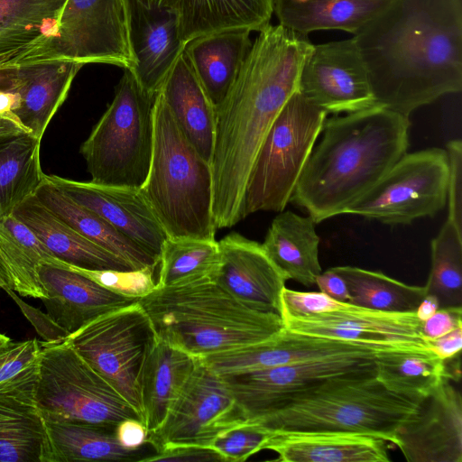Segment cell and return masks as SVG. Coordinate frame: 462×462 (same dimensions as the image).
I'll use <instances>...</instances> for the list:
<instances>
[{"label": "cell", "instance_id": "obj_1", "mask_svg": "<svg viewBox=\"0 0 462 462\" xmlns=\"http://www.w3.org/2000/svg\"><path fill=\"white\" fill-rule=\"evenodd\" d=\"M353 39L376 106L410 116L462 89L461 0H391Z\"/></svg>", "mask_w": 462, "mask_h": 462}, {"label": "cell", "instance_id": "obj_2", "mask_svg": "<svg viewBox=\"0 0 462 462\" xmlns=\"http://www.w3.org/2000/svg\"><path fill=\"white\" fill-rule=\"evenodd\" d=\"M259 34L223 102L216 108L210 162L216 228L244 219L247 180L275 118L298 88L312 43L304 35L271 23Z\"/></svg>", "mask_w": 462, "mask_h": 462}, {"label": "cell", "instance_id": "obj_3", "mask_svg": "<svg viewBox=\"0 0 462 462\" xmlns=\"http://www.w3.org/2000/svg\"><path fill=\"white\" fill-rule=\"evenodd\" d=\"M409 117L374 105L327 118L290 202L316 224L344 214L407 152Z\"/></svg>", "mask_w": 462, "mask_h": 462}, {"label": "cell", "instance_id": "obj_4", "mask_svg": "<svg viewBox=\"0 0 462 462\" xmlns=\"http://www.w3.org/2000/svg\"><path fill=\"white\" fill-rule=\"evenodd\" d=\"M138 301L158 339L198 358L264 341L284 328L280 315L246 307L215 281L156 285Z\"/></svg>", "mask_w": 462, "mask_h": 462}, {"label": "cell", "instance_id": "obj_5", "mask_svg": "<svg viewBox=\"0 0 462 462\" xmlns=\"http://www.w3.org/2000/svg\"><path fill=\"white\" fill-rule=\"evenodd\" d=\"M424 396L388 390L375 365L330 378L252 422L272 433L336 431L396 444V434Z\"/></svg>", "mask_w": 462, "mask_h": 462}, {"label": "cell", "instance_id": "obj_6", "mask_svg": "<svg viewBox=\"0 0 462 462\" xmlns=\"http://www.w3.org/2000/svg\"><path fill=\"white\" fill-rule=\"evenodd\" d=\"M151 166L140 188L167 237L216 240L213 177L160 91L154 97Z\"/></svg>", "mask_w": 462, "mask_h": 462}, {"label": "cell", "instance_id": "obj_7", "mask_svg": "<svg viewBox=\"0 0 462 462\" xmlns=\"http://www.w3.org/2000/svg\"><path fill=\"white\" fill-rule=\"evenodd\" d=\"M154 97L125 69L112 102L80 146L89 181L140 189L149 173Z\"/></svg>", "mask_w": 462, "mask_h": 462}, {"label": "cell", "instance_id": "obj_8", "mask_svg": "<svg viewBox=\"0 0 462 462\" xmlns=\"http://www.w3.org/2000/svg\"><path fill=\"white\" fill-rule=\"evenodd\" d=\"M36 402L45 421L105 427H116L127 419L143 422L128 402L64 340L43 341L37 360Z\"/></svg>", "mask_w": 462, "mask_h": 462}, {"label": "cell", "instance_id": "obj_9", "mask_svg": "<svg viewBox=\"0 0 462 462\" xmlns=\"http://www.w3.org/2000/svg\"><path fill=\"white\" fill-rule=\"evenodd\" d=\"M327 116L298 90L291 95L252 166L245 191L244 218L257 211L284 210Z\"/></svg>", "mask_w": 462, "mask_h": 462}, {"label": "cell", "instance_id": "obj_10", "mask_svg": "<svg viewBox=\"0 0 462 462\" xmlns=\"http://www.w3.org/2000/svg\"><path fill=\"white\" fill-rule=\"evenodd\" d=\"M157 340L139 301L92 319L64 339L128 402L143 424L142 375Z\"/></svg>", "mask_w": 462, "mask_h": 462}, {"label": "cell", "instance_id": "obj_11", "mask_svg": "<svg viewBox=\"0 0 462 462\" xmlns=\"http://www.w3.org/2000/svg\"><path fill=\"white\" fill-rule=\"evenodd\" d=\"M448 177L446 150L406 152L344 214L391 226L410 225L418 218L434 217L447 204Z\"/></svg>", "mask_w": 462, "mask_h": 462}, {"label": "cell", "instance_id": "obj_12", "mask_svg": "<svg viewBox=\"0 0 462 462\" xmlns=\"http://www.w3.org/2000/svg\"><path fill=\"white\" fill-rule=\"evenodd\" d=\"M67 60L133 69L128 0H67L55 35L30 62Z\"/></svg>", "mask_w": 462, "mask_h": 462}, {"label": "cell", "instance_id": "obj_13", "mask_svg": "<svg viewBox=\"0 0 462 462\" xmlns=\"http://www.w3.org/2000/svg\"><path fill=\"white\" fill-rule=\"evenodd\" d=\"M244 422L223 377L199 359L163 422L148 433L147 443L155 453L184 446L210 448L219 434Z\"/></svg>", "mask_w": 462, "mask_h": 462}, {"label": "cell", "instance_id": "obj_14", "mask_svg": "<svg viewBox=\"0 0 462 462\" xmlns=\"http://www.w3.org/2000/svg\"><path fill=\"white\" fill-rule=\"evenodd\" d=\"M375 359L326 358L221 376L245 422H252L330 378L374 366Z\"/></svg>", "mask_w": 462, "mask_h": 462}, {"label": "cell", "instance_id": "obj_15", "mask_svg": "<svg viewBox=\"0 0 462 462\" xmlns=\"http://www.w3.org/2000/svg\"><path fill=\"white\" fill-rule=\"evenodd\" d=\"M297 90L335 116L375 105L368 73L352 38L313 44L304 58Z\"/></svg>", "mask_w": 462, "mask_h": 462}, {"label": "cell", "instance_id": "obj_16", "mask_svg": "<svg viewBox=\"0 0 462 462\" xmlns=\"http://www.w3.org/2000/svg\"><path fill=\"white\" fill-rule=\"evenodd\" d=\"M281 317L286 329L300 334L391 350H429L415 312H386L348 303L333 311Z\"/></svg>", "mask_w": 462, "mask_h": 462}, {"label": "cell", "instance_id": "obj_17", "mask_svg": "<svg viewBox=\"0 0 462 462\" xmlns=\"http://www.w3.org/2000/svg\"><path fill=\"white\" fill-rule=\"evenodd\" d=\"M395 446L408 462H462V396L450 379L420 400Z\"/></svg>", "mask_w": 462, "mask_h": 462}, {"label": "cell", "instance_id": "obj_18", "mask_svg": "<svg viewBox=\"0 0 462 462\" xmlns=\"http://www.w3.org/2000/svg\"><path fill=\"white\" fill-rule=\"evenodd\" d=\"M355 342L300 334L285 328L264 341L213 354L199 361L220 375L337 357L375 358L390 351Z\"/></svg>", "mask_w": 462, "mask_h": 462}, {"label": "cell", "instance_id": "obj_19", "mask_svg": "<svg viewBox=\"0 0 462 462\" xmlns=\"http://www.w3.org/2000/svg\"><path fill=\"white\" fill-rule=\"evenodd\" d=\"M218 246L220 262L215 282L246 307L281 316V296L288 279L262 244L231 233Z\"/></svg>", "mask_w": 462, "mask_h": 462}, {"label": "cell", "instance_id": "obj_20", "mask_svg": "<svg viewBox=\"0 0 462 462\" xmlns=\"http://www.w3.org/2000/svg\"><path fill=\"white\" fill-rule=\"evenodd\" d=\"M46 177L159 261L167 235L140 189L99 185L53 174Z\"/></svg>", "mask_w": 462, "mask_h": 462}, {"label": "cell", "instance_id": "obj_21", "mask_svg": "<svg viewBox=\"0 0 462 462\" xmlns=\"http://www.w3.org/2000/svg\"><path fill=\"white\" fill-rule=\"evenodd\" d=\"M37 360L0 383V462H43L47 432L36 402Z\"/></svg>", "mask_w": 462, "mask_h": 462}, {"label": "cell", "instance_id": "obj_22", "mask_svg": "<svg viewBox=\"0 0 462 462\" xmlns=\"http://www.w3.org/2000/svg\"><path fill=\"white\" fill-rule=\"evenodd\" d=\"M39 282L47 298L42 300L51 319L68 336L92 319L138 301L113 292L91 279L60 265L41 263L37 266Z\"/></svg>", "mask_w": 462, "mask_h": 462}, {"label": "cell", "instance_id": "obj_23", "mask_svg": "<svg viewBox=\"0 0 462 462\" xmlns=\"http://www.w3.org/2000/svg\"><path fill=\"white\" fill-rule=\"evenodd\" d=\"M128 1L130 39L135 60L130 71L141 88L155 97L184 50L178 19L169 8H148L137 0Z\"/></svg>", "mask_w": 462, "mask_h": 462}, {"label": "cell", "instance_id": "obj_24", "mask_svg": "<svg viewBox=\"0 0 462 462\" xmlns=\"http://www.w3.org/2000/svg\"><path fill=\"white\" fill-rule=\"evenodd\" d=\"M84 64L44 60L19 64L15 78L16 108L12 112L27 132L42 142L52 117L64 103Z\"/></svg>", "mask_w": 462, "mask_h": 462}, {"label": "cell", "instance_id": "obj_25", "mask_svg": "<svg viewBox=\"0 0 462 462\" xmlns=\"http://www.w3.org/2000/svg\"><path fill=\"white\" fill-rule=\"evenodd\" d=\"M388 443L357 433L287 432L273 433L263 449L282 462H389Z\"/></svg>", "mask_w": 462, "mask_h": 462}, {"label": "cell", "instance_id": "obj_26", "mask_svg": "<svg viewBox=\"0 0 462 462\" xmlns=\"http://www.w3.org/2000/svg\"><path fill=\"white\" fill-rule=\"evenodd\" d=\"M58 259L88 270H136L129 263L91 242L56 216L32 194L14 210Z\"/></svg>", "mask_w": 462, "mask_h": 462}, {"label": "cell", "instance_id": "obj_27", "mask_svg": "<svg viewBox=\"0 0 462 462\" xmlns=\"http://www.w3.org/2000/svg\"><path fill=\"white\" fill-rule=\"evenodd\" d=\"M274 0H164L162 8L172 10L179 35L190 40L229 30L260 32L270 24Z\"/></svg>", "mask_w": 462, "mask_h": 462}, {"label": "cell", "instance_id": "obj_28", "mask_svg": "<svg viewBox=\"0 0 462 462\" xmlns=\"http://www.w3.org/2000/svg\"><path fill=\"white\" fill-rule=\"evenodd\" d=\"M250 33L224 31L196 37L184 46L183 52L215 108L229 92L252 46Z\"/></svg>", "mask_w": 462, "mask_h": 462}, {"label": "cell", "instance_id": "obj_29", "mask_svg": "<svg viewBox=\"0 0 462 462\" xmlns=\"http://www.w3.org/2000/svg\"><path fill=\"white\" fill-rule=\"evenodd\" d=\"M159 91L186 137L199 154L210 162L215 140L216 108L183 51Z\"/></svg>", "mask_w": 462, "mask_h": 462}, {"label": "cell", "instance_id": "obj_30", "mask_svg": "<svg viewBox=\"0 0 462 462\" xmlns=\"http://www.w3.org/2000/svg\"><path fill=\"white\" fill-rule=\"evenodd\" d=\"M67 0H0V60L18 64L56 32Z\"/></svg>", "mask_w": 462, "mask_h": 462}, {"label": "cell", "instance_id": "obj_31", "mask_svg": "<svg viewBox=\"0 0 462 462\" xmlns=\"http://www.w3.org/2000/svg\"><path fill=\"white\" fill-rule=\"evenodd\" d=\"M310 217L291 210L273 218L262 244L264 251L288 280L310 287L322 273L319 260V236Z\"/></svg>", "mask_w": 462, "mask_h": 462}, {"label": "cell", "instance_id": "obj_32", "mask_svg": "<svg viewBox=\"0 0 462 462\" xmlns=\"http://www.w3.org/2000/svg\"><path fill=\"white\" fill-rule=\"evenodd\" d=\"M39 200L80 235L129 263L136 270L154 269L159 261L117 231L93 210L75 201L44 175L34 192Z\"/></svg>", "mask_w": 462, "mask_h": 462}, {"label": "cell", "instance_id": "obj_33", "mask_svg": "<svg viewBox=\"0 0 462 462\" xmlns=\"http://www.w3.org/2000/svg\"><path fill=\"white\" fill-rule=\"evenodd\" d=\"M391 0H274L279 24L308 35L338 30L356 34Z\"/></svg>", "mask_w": 462, "mask_h": 462}, {"label": "cell", "instance_id": "obj_34", "mask_svg": "<svg viewBox=\"0 0 462 462\" xmlns=\"http://www.w3.org/2000/svg\"><path fill=\"white\" fill-rule=\"evenodd\" d=\"M199 359L162 340H157L146 360L141 382L144 426L148 433L157 430L163 422Z\"/></svg>", "mask_w": 462, "mask_h": 462}, {"label": "cell", "instance_id": "obj_35", "mask_svg": "<svg viewBox=\"0 0 462 462\" xmlns=\"http://www.w3.org/2000/svg\"><path fill=\"white\" fill-rule=\"evenodd\" d=\"M45 426L47 448L43 462H143L150 456L143 448H124L116 438V427L64 421H45Z\"/></svg>", "mask_w": 462, "mask_h": 462}, {"label": "cell", "instance_id": "obj_36", "mask_svg": "<svg viewBox=\"0 0 462 462\" xmlns=\"http://www.w3.org/2000/svg\"><path fill=\"white\" fill-rule=\"evenodd\" d=\"M40 147L41 141L30 134L0 142V219L13 214L42 183Z\"/></svg>", "mask_w": 462, "mask_h": 462}, {"label": "cell", "instance_id": "obj_37", "mask_svg": "<svg viewBox=\"0 0 462 462\" xmlns=\"http://www.w3.org/2000/svg\"><path fill=\"white\" fill-rule=\"evenodd\" d=\"M377 379L390 391L426 396L443 380L452 379L447 361L429 350H391L375 359Z\"/></svg>", "mask_w": 462, "mask_h": 462}, {"label": "cell", "instance_id": "obj_38", "mask_svg": "<svg viewBox=\"0 0 462 462\" xmlns=\"http://www.w3.org/2000/svg\"><path fill=\"white\" fill-rule=\"evenodd\" d=\"M220 262L218 242L190 237H167L159 257L161 287L215 281Z\"/></svg>", "mask_w": 462, "mask_h": 462}, {"label": "cell", "instance_id": "obj_39", "mask_svg": "<svg viewBox=\"0 0 462 462\" xmlns=\"http://www.w3.org/2000/svg\"><path fill=\"white\" fill-rule=\"evenodd\" d=\"M332 269L346 281L352 305L386 312H415L426 296L424 286L409 285L381 272L354 266Z\"/></svg>", "mask_w": 462, "mask_h": 462}, {"label": "cell", "instance_id": "obj_40", "mask_svg": "<svg viewBox=\"0 0 462 462\" xmlns=\"http://www.w3.org/2000/svg\"><path fill=\"white\" fill-rule=\"evenodd\" d=\"M439 308L462 307V233L447 218L430 242V270L424 285Z\"/></svg>", "mask_w": 462, "mask_h": 462}, {"label": "cell", "instance_id": "obj_41", "mask_svg": "<svg viewBox=\"0 0 462 462\" xmlns=\"http://www.w3.org/2000/svg\"><path fill=\"white\" fill-rule=\"evenodd\" d=\"M38 258L26 248L0 219V282L1 289H10L19 295L47 298L41 285L37 266Z\"/></svg>", "mask_w": 462, "mask_h": 462}, {"label": "cell", "instance_id": "obj_42", "mask_svg": "<svg viewBox=\"0 0 462 462\" xmlns=\"http://www.w3.org/2000/svg\"><path fill=\"white\" fill-rule=\"evenodd\" d=\"M273 433L255 423L244 422L219 434L210 448L226 462H243L263 450Z\"/></svg>", "mask_w": 462, "mask_h": 462}, {"label": "cell", "instance_id": "obj_43", "mask_svg": "<svg viewBox=\"0 0 462 462\" xmlns=\"http://www.w3.org/2000/svg\"><path fill=\"white\" fill-rule=\"evenodd\" d=\"M65 265L113 292L138 300L149 294L157 283L153 279L154 269L151 268L132 271L88 270L66 263Z\"/></svg>", "mask_w": 462, "mask_h": 462}, {"label": "cell", "instance_id": "obj_44", "mask_svg": "<svg viewBox=\"0 0 462 462\" xmlns=\"http://www.w3.org/2000/svg\"><path fill=\"white\" fill-rule=\"evenodd\" d=\"M348 303L340 302L322 291H299L284 288L281 296V316L304 317L339 310Z\"/></svg>", "mask_w": 462, "mask_h": 462}, {"label": "cell", "instance_id": "obj_45", "mask_svg": "<svg viewBox=\"0 0 462 462\" xmlns=\"http://www.w3.org/2000/svg\"><path fill=\"white\" fill-rule=\"evenodd\" d=\"M43 347V341L35 338L23 341L11 339L0 345V383L35 362Z\"/></svg>", "mask_w": 462, "mask_h": 462}, {"label": "cell", "instance_id": "obj_46", "mask_svg": "<svg viewBox=\"0 0 462 462\" xmlns=\"http://www.w3.org/2000/svg\"><path fill=\"white\" fill-rule=\"evenodd\" d=\"M446 148L448 161V219L462 233V142L459 139L451 140Z\"/></svg>", "mask_w": 462, "mask_h": 462}, {"label": "cell", "instance_id": "obj_47", "mask_svg": "<svg viewBox=\"0 0 462 462\" xmlns=\"http://www.w3.org/2000/svg\"><path fill=\"white\" fill-rule=\"evenodd\" d=\"M4 291L17 303L23 314L32 322L37 333L44 339L43 341L59 343L68 337V333L54 322L47 313H42L39 310L27 305L14 291L7 288Z\"/></svg>", "mask_w": 462, "mask_h": 462}, {"label": "cell", "instance_id": "obj_48", "mask_svg": "<svg viewBox=\"0 0 462 462\" xmlns=\"http://www.w3.org/2000/svg\"><path fill=\"white\" fill-rule=\"evenodd\" d=\"M226 462L225 458L211 448L184 446L154 453L143 462Z\"/></svg>", "mask_w": 462, "mask_h": 462}, {"label": "cell", "instance_id": "obj_49", "mask_svg": "<svg viewBox=\"0 0 462 462\" xmlns=\"http://www.w3.org/2000/svg\"><path fill=\"white\" fill-rule=\"evenodd\" d=\"M462 327V307L439 308L421 322L420 332L428 341Z\"/></svg>", "mask_w": 462, "mask_h": 462}, {"label": "cell", "instance_id": "obj_50", "mask_svg": "<svg viewBox=\"0 0 462 462\" xmlns=\"http://www.w3.org/2000/svg\"><path fill=\"white\" fill-rule=\"evenodd\" d=\"M116 435L119 443L127 449H140L148 444V430L144 424L136 419H127L119 422L116 428Z\"/></svg>", "mask_w": 462, "mask_h": 462}, {"label": "cell", "instance_id": "obj_51", "mask_svg": "<svg viewBox=\"0 0 462 462\" xmlns=\"http://www.w3.org/2000/svg\"><path fill=\"white\" fill-rule=\"evenodd\" d=\"M428 349L443 361L459 356L462 348V327L437 338L428 340Z\"/></svg>", "mask_w": 462, "mask_h": 462}, {"label": "cell", "instance_id": "obj_52", "mask_svg": "<svg viewBox=\"0 0 462 462\" xmlns=\"http://www.w3.org/2000/svg\"><path fill=\"white\" fill-rule=\"evenodd\" d=\"M320 291L340 302L349 303L350 293L346 281L332 268L322 272L316 279Z\"/></svg>", "mask_w": 462, "mask_h": 462}, {"label": "cell", "instance_id": "obj_53", "mask_svg": "<svg viewBox=\"0 0 462 462\" xmlns=\"http://www.w3.org/2000/svg\"><path fill=\"white\" fill-rule=\"evenodd\" d=\"M29 134L13 113L0 114V142Z\"/></svg>", "mask_w": 462, "mask_h": 462}, {"label": "cell", "instance_id": "obj_54", "mask_svg": "<svg viewBox=\"0 0 462 462\" xmlns=\"http://www.w3.org/2000/svg\"><path fill=\"white\" fill-rule=\"evenodd\" d=\"M18 65L8 62L0 63V93L3 91L15 93V78Z\"/></svg>", "mask_w": 462, "mask_h": 462}, {"label": "cell", "instance_id": "obj_55", "mask_svg": "<svg viewBox=\"0 0 462 462\" xmlns=\"http://www.w3.org/2000/svg\"><path fill=\"white\" fill-rule=\"evenodd\" d=\"M439 304L435 296L426 295L419 304L415 314L417 318L422 322L430 318L438 310Z\"/></svg>", "mask_w": 462, "mask_h": 462}, {"label": "cell", "instance_id": "obj_56", "mask_svg": "<svg viewBox=\"0 0 462 462\" xmlns=\"http://www.w3.org/2000/svg\"><path fill=\"white\" fill-rule=\"evenodd\" d=\"M148 8H162L164 0H137Z\"/></svg>", "mask_w": 462, "mask_h": 462}, {"label": "cell", "instance_id": "obj_57", "mask_svg": "<svg viewBox=\"0 0 462 462\" xmlns=\"http://www.w3.org/2000/svg\"><path fill=\"white\" fill-rule=\"evenodd\" d=\"M10 338L4 335V334H0V345L6 342L7 340H9Z\"/></svg>", "mask_w": 462, "mask_h": 462}, {"label": "cell", "instance_id": "obj_58", "mask_svg": "<svg viewBox=\"0 0 462 462\" xmlns=\"http://www.w3.org/2000/svg\"><path fill=\"white\" fill-rule=\"evenodd\" d=\"M0 289H1V282H0Z\"/></svg>", "mask_w": 462, "mask_h": 462}, {"label": "cell", "instance_id": "obj_59", "mask_svg": "<svg viewBox=\"0 0 462 462\" xmlns=\"http://www.w3.org/2000/svg\"><path fill=\"white\" fill-rule=\"evenodd\" d=\"M1 334V333H0Z\"/></svg>", "mask_w": 462, "mask_h": 462}]
</instances>
